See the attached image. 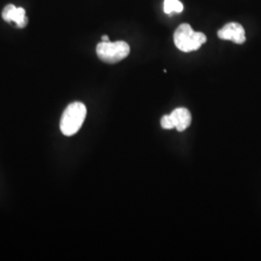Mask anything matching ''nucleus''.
Segmentation results:
<instances>
[{
    "label": "nucleus",
    "instance_id": "obj_5",
    "mask_svg": "<svg viewBox=\"0 0 261 261\" xmlns=\"http://www.w3.org/2000/svg\"><path fill=\"white\" fill-rule=\"evenodd\" d=\"M2 19L7 22H15L18 28H24L28 23L25 10L22 7H16L13 4L5 6L2 11Z\"/></svg>",
    "mask_w": 261,
    "mask_h": 261
},
{
    "label": "nucleus",
    "instance_id": "obj_7",
    "mask_svg": "<svg viewBox=\"0 0 261 261\" xmlns=\"http://www.w3.org/2000/svg\"><path fill=\"white\" fill-rule=\"evenodd\" d=\"M183 9V4L179 0H165L164 2V11L168 15L171 13H181Z\"/></svg>",
    "mask_w": 261,
    "mask_h": 261
},
{
    "label": "nucleus",
    "instance_id": "obj_1",
    "mask_svg": "<svg viewBox=\"0 0 261 261\" xmlns=\"http://www.w3.org/2000/svg\"><path fill=\"white\" fill-rule=\"evenodd\" d=\"M87 114L85 105L81 102L70 103L60 119V130L66 137L75 135L81 130Z\"/></svg>",
    "mask_w": 261,
    "mask_h": 261
},
{
    "label": "nucleus",
    "instance_id": "obj_2",
    "mask_svg": "<svg viewBox=\"0 0 261 261\" xmlns=\"http://www.w3.org/2000/svg\"><path fill=\"white\" fill-rule=\"evenodd\" d=\"M174 44L179 50L191 53L199 49L207 41L205 34L196 32L189 23H182L178 27L173 35Z\"/></svg>",
    "mask_w": 261,
    "mask_h": 261
},
{
    "label": "nucleus",
    "instance_id": "obj_8",
    "mask_svg": "<svg viewBox=\"0 0 261 261\" xmlns=\"http://www.w3.org/2000/svg\"><path fill=\"white\" fill-rule=\"evenodd\" d=\"M161 126L163 129H166V130H171V129H174V124L173 121L171 119V116L170 114L168 115H164L161 119Z\"/></svg>",
    "mask_w": 261,
    "mask_h": 261
},
{
    "label": "nucleus",
    "instance_id": "obj_6",
    "mask_svg": "<svg viewBox=\"0 0 261 261\" xmlns=\"http://www.w3.org/2000/svg\"><path fill=\"white\" fill-rule=\"evenodd\" d=\"M174 127L178 132H184L189 128L192 122V115L185 108H178L170 113Z\"/></svg>",
    "mask_w": 261,
    "mask_h": 261
},
{
    "label": "nucleus",
    "instance_id": "obj_4",
    "mask_svg": "<svg viewBox=\"0 0 261 261\" xmlns=\"http://www.w3.org/2000/svg\"><path fill=\"white\" fill-rule=\"evenodd\" d=\"M218 37L222 40L232 41L235 44H244L246 41L245 29L237 22H229L218 31Z\"/></svg>",
    "mask_w": 261,
    "mask_h": 261
},
{
    "label": "nucleus",
    "instance_id": "obj_3",
    "mask_svg": "<svg viewBox=\"0 0 261 261\" xmlns=\"http://www.w3.org/2000/svg\"><path fill=\"white\" fill-rule=\"evenodd\" d=\"M98 57L106 63L115 64L125 59L130 54V46L124 41L101 42L97 45Z\"/></svg>",
    "mask_w": 261,
    "mask_h": 261
},
{
    "label": "nucleus",
    "instance_id": "obj_9",
    "mask_svg": "<svg viewBox=\"0 0 261 261\" xmlns=\"http://www.w3.org/2000/svg\"><path fill=\"white\" fill-rule=\"evenodd\" d=\"M102 41L103 42H109L110 38H109V36H107V35H103V37H102Z\"/></svg>",
    "mask_w": 261,
    "mask_h": 261
}]
</instances>
